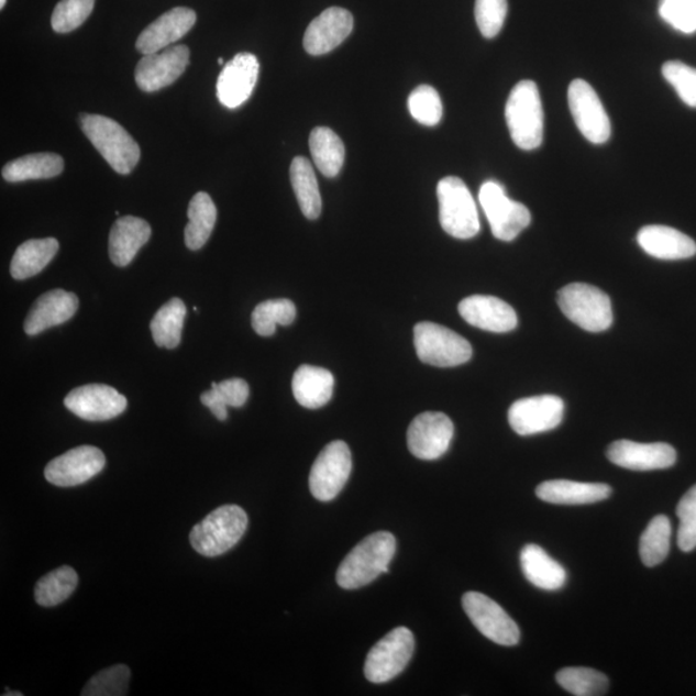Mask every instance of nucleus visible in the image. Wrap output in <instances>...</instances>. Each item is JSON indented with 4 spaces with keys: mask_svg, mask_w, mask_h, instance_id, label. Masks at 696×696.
Listing matches in <instances>:
<instances>
[{
    "mask_svg": "<svg viewBox=\"0 0 696 696\" xmlns=\"http://www.w3.org/2000/svg\"><path fill=\"white\" fill-rule=\"evenodd\" d=\"M396 552V539L388 531H378L363 539L342 561L336 583L343 589H357L388 573Z\"/></svg>",
    "mask_w": 696,
    "mask_h": 696,
    "instance_id": "nucleus-1",
    "label": "nucleus"
},
{
    "mask_svg": "<svg viewBox=\"0 0 696 696\" xmlns=\"http://www.w3.org/2000/svg\"><path fill=\"white\" fill-rule=\"evenodd\" d=\"M79 124L97 152L117 174L130 175L137 166L141 148L121 124L110 118L95 114H81Z\"/></svg>",
    "mask_w": 696,
    "mask_h": 696,
    "instance_id": "nucleus-2",
    "label": "nucleus"
},
{
    "mask_svg": "<svg viewBox=\"0 0 696 696\" xmlns=\"http://www.w3.org/2000/svg\"><path fill=\"white\" fill-rule=\"evenodd\" d=\"M506 122L516 146L529 152L542 145L544 114L534 81L522 80L513 87L506 104Z\"/></svg>",
    "mask_w": 696,
    "mask_h": 696,
    "instance_id": "nucleus-3",
    "label": "nucleus"
},
{
    "mask_svg": "<svg viewBox=\"0 0 696 696\" xmlns=\"http://www.w3.org/2000/svg\"><path fill=\"white\" fill-rule=\"evenodd\" d=\"M246 527H248V516L242 507L221 506L194 527L190 543L201 556L217 557L235 548L243 538Z\"/></svg>",
    "mask_w": 696,
    "mask_h": 696,
    "instance_id": "nucleus-4",
    "label": "nucleus"
},
{
    "mask_svg": "<svg viewBox=\"0 0 696 696\" xmlns=\"http://www.w3.org/2000/svg\"><path fill=\"white\" fill-rule=\"evenodd\" d=\"M439 217L446 234L467 241L480 231L477 208L466 184L459 177H445L438 185Z\"/></svg>",
    "mask_w": 696,
    "mask_h": 696,
    "instance_id": "nucleus-5",
    "label": "nucleus"
},
{
    "mask_svg": "<svg viewBox=\"0 0 696 696\" xmlns=\"http://www.w3.org/2000/svg\"><path fill=\"white\" fill-rule=\"evenodd\" d=\"M557 302L564 316L587 332H604L612 323L609 296L589 284H568L559 291Z\"/></svg>",
    "mask_w": 696,
    "mask_h": 696,
    "instance_id": "nucleus-6",
    "label": "nucleus"
},
{
    "mask_svg": "<svg viewBox=\"0 0 696 696\" xmlns=\"http://www.w3.org/2000/svg\"><path fill=\"white\" fill-rule=\"evenodd\" d=\"M415 346L419 361L439 368H452L473 357V346L466 339L430 321L415 327Z\"/></svg>",
    "mask_w": 696,
    "mask_h": 696,
    "instance_id": "nucleus-7",
    "label": "nucleus"
},
{
    "mask_svg": "<svg viewBox=\"0 0 696 696\" xmlns=\"http://www.w3.org/2000/svg\"><path fill=\"white\" fill-rule=\"evenodd\" d=\"M415 636L406 627L395 628L372 648L364 673L373 684H385L406 670L415 653Z\"/></svg>",
    "mask_w": 696,
    "mask_h": 696,
    "instance_id": "nucleus-8",
    "label": "nucleus"
},
{
    "mask_svg": "<svg viewBox=\"0 0 696 696\" xmlns=\"http://www.w3.org/2000/svg\"><path fill=\"white\" fill-rule=\"evenodd\" d=\"M478 200L490 223L493 235L501 242H512L531 221L529 209L507 197L505 187L496 181L482 186Z\"/></svg>",
    "mask_w": 696,
    "mask_h": 696,
    "instance_id": "nucleus-9",
    "label": "nucleus"
},
{
    "mask_svg": "<svg viewBox=\"0 0 696 696\" xmlns=\"http://www.w3.org/2000/svg\"><path fill=\"white\" fill-rule=\"evenodd\" d=\"M353 456L344 441L336 440L328 444L312 464L309 484L313 497L321 501L334 499L346 485Z\"/></svg>",
    "mask_w": 696,
    "mask_h": 696,
    "instance_id": "nucleus-10",
    "label": "nucleus"
},
{
    "mask_svg": "<svg viewBox=\"0 0 696 696\" xmlns=\"http://www.w3.org/2000/svg\"><path fill=\"white\" fill-rule=\"evenodd\" d=\"M464 611L486 639L501 647H515L520 641L519 626L504 608L480 593H467L462 598Z\"/></svg>",
    "mask_w": 696,
    "mask_h": 696,
    "instance_id": "nucleus-11",
    "label": "nucleus"
},
{
    "mask_svg": "<svg viewBox=\"0 0 696 696\" xmlns=\"http://www.w3.org/2000/svg\"><path fill=\"white\" fill-rule=\"evenodd\" d=\"M568 108L583 136L593 144L608 142L611 134L610 119L600 97L586 80L575 79L567 91Z\"/></svg>",
    "mask_w": 696,
    "mask_h": 696,
    "instance_id": "nucleus-12",
    "label": "nucleus"
},
{
    "mask_svg": "<svg viewBox=\"0 0 696 696\" xmlns=\"http://www.w3.org/2000/svg\"><path fill=\"white\" fill-rule=\"evenodd\" d=\"M565 404L555 395H539L520 399L508 410V422L520 437L537 435L559 428Z\"/></svg>",
    "mask_w": 696,
    "mask_h": 696,
    "instance_id": "nucleus-13",
    "label": "nucleus"
},
{
    "mask_svg": "<svg viewBox=\"0 0 696 696\" xmlns=\"http://www.w3.org/2000/svg\"><path fill=\"white\" fill-rule=\"evenodd\" d=\"M454 437L452 419L440 411H426L413 419L408 429V448L422 461H435L451 446Z\"/></svg>",
    "mask_w": 696,
    "mask_h": 696,
    "instance_id": "nucleus-14",
    "label": "nucleus"
},
{
    "mask_svg": "<svg viewBox=\"0 0 696 696\" xmlns=\"http://www.w3.org/2000/svg\"><path fill=\"white\" fill-rule=\"evenodd\" d=\"M107 464V459L99 448L84 445L57 456L47 464L44 476L51 484L70 488L91 480L99 475Z\"/></svg>",
    "mask_w": 696,
    "mask_h": 696,
    "instance_id": "nucleus-15",
    "label": "nucleus"
},
{
    "mask_svg": "<svg viewBox=\"0 0 696 696\" xmlns=\"http://www.w3.org/2000/svg\"><path fill=\"white\" fill-rule=\"evenodd\" d=\"M190 63V49L186 46L168 47L156 54L145 55L137 64L136 84L141 91L156 92L175 84Z\"/></svg>",
    "mask_w": 696,
    "mask_h": 696,
    "instance_id": "nucleus-16",
    "label": "nucleus"
},
{
    "mask_svg": "<svg viewBox=\"0 0 696 696\" xmlns=\"http://www.w3.org/2000/svg\"><path fill=\"white\" fill-rule=\"evenodd\" d=\"M67 410L89 422H103L121 416L129 406L125 396L107 385L74 388L64 400Z\"/></svg>",
    "mask_w": 696,
    "mask_h": 696,
    "instance_id": "nucleus-17",
    "label": "nucleus"
},
{
    "mask_svg": "<svg viewBox=\"0 0 696 696\" xmlns=\"http://www.w3.org/2000/svg\"><path fill=\"white\" fill-rule=\"evenodd\" d=\"M258 74L257 57L246 52L224 65L217 81V96L223 107L237 109L248 101L256 87Z\"/></svg>",
    "mask_w": 696,
    "mask_h": 696,
    "instance_id": "nucleus-18",
    "label": "nucleus"
},
{
    "mask_svg": "<svg viewBox=\"0 0 696 696\" xmlns=\"http://www.w3.org/2000/svg\"><path fill=\"white\" fill-rule=\"evenodd\" d=\"M353 29V14L340 7H331L307 27L303 47L312 56L329 54L347 40Z\"/></svg>",
    "mask_w": 696,
    "mask_h": 696,
    "instance_id": "nucleus-19",
    "label": "nucleus"
},
{
    "mask_svg": "<svg viewBox=\"0 0 696 696\" xmlns=\"http://www.w3.org/2000/svg\"><path fill=\"white\" fill-rule=\"evenodd\" d=\"M606 455L617 466L632 471L670 468L677 460L675 448L670 444H641L631 440L614 441Z\"/></svg>",
    "mask_w": 696,
    "mask_h": 696,
    "instance_id": "nucleus-20",
    "label": "nucleus"
},
{
    "mask_svg": "<svg viewBox=\"0 0 696 696\" xmlns=\"http://www.w3.org/2000/svg\"><path fill=\"white\" fill-rule=\"evenodd\" d=\"M197 13L186 7H176L150 24L139 36L136 47L142 55H152L168 48L190 32Z\"/></svg>",
    "mask_w": 696,
    "mask_h": 696,
    "instance_id": "nucleus-21",
    "label": "nucleus"
},
{
    "mask_svg": "<svg viewBox=\"0 0 696 696\" xmlns=\"http://www.w3.org/2000/svg\"><path fill=\"white\" fill-rule=\"evenodd\" d=\"M469 325L493 333H507L518 327V316L510 305L493 296H469L459 306Z\"/></svg>",
    "mask_w": 696,
    "mask_h": 696,
    "instance_id": "nucleus-22",
    "label": "nucleus"
},
{
    "mask_svg": "<svg viewBox=\"0 0 696 696\" xmlns=\"http://www.w3.org/2000/svg\"><path fill=\"white\" fill-rule=\"evenodd\" d=\"M79 307L77 295L64 289H54L42 295L34 302L25 319L24 331L36 335L47 329L69 321Z\"/></svg>",
    "mask_w": 696,
    "mask_h": 696,
    "instance_id": "nucleus-23",
    "label": "nucleus"
},
{
    "mask_svg": "<svg viewBox=\"0 0 696 696\" xmlns=\"http://www.w3.org/2000/svg\"><path fill=\"white\" fill-rule=\"evenodd\" d=\"M638 242L641 248L654 258L676 261L691 258L696 254V243L691 236L662 224L642 228Z\"/></svg>",
    "mask_w": 696,
    "mask_h": 696,
    "instance_id": "nucleus-24",
    "label": "nucleus"
},
{
    "mask_svg": "<svg viewBox=\"0 0 696 696\" xmlns=\"http://www.w3.org/2000/svg\"><path fill=\"white\" fill-rule=\"evenodd\" d=\"M152 237V228L139 217H121L112 227L109 236V256L115 266L131 264L137 253Z\"/></svg>",
    "mask_w": 696,
    "mask_h": 696,
    "instance_id": "nucleus-25",
    "label": "nucleus"
},
{
    "mask_svg": "<svg viewBox=\"0 0 696 696\" xmlns=\"http://www.w3.org/2000/svg\"><path fill=\"white\" fill-rule=\"evenodd\" d=\"M537 497L548 504L581 506L608 499L611 488L606 484L550 480L538 486Z\"/></svg>",
    "mask_w": 696,
    "mask_h": 696,
    "instance_id": "nucleus-26",
    "label": "nucleus"
},
{
    "mask_svg": "<svg viewBox=\"0 0 696 696\" xmlns=\"http://www.w3.org/2000/svg\"><path fill=\"white\" fill-rule=\"evenodd\" d=\"M291 390L299 406L307 409L323 408L333 396V374L320 366L301 365L291 380Z\"/></svg>",
    "mask_w": 696,
    "mask_h": 696,
    "instance_id": "nucleus-27",
    "label": "nucleus"
},
{
    "mask_svg": "<svg viewBox=\"0 0 696 696\" xmlns=\"http://www.w3.org/2000/svg\"><path fill=\"white\" fill-rule=\"evenodd\" d=\"M520 561L523 575L537 588L557 590L565 586L567 575L564 566L539 545H526Z\"/></svg>",
    "mask_w": 696,
    "mask_h": 696,
    "instance_id": "nucleus-28",
    "label": "nucleus"
},
{
    "mask_svg": "<svg viewBox=\"0 0 696 696\" xmlns=\"http://www.w3.org/2000/svg\"><path fill=\"white\" fill-rule=\"evenodd\" d=\"M59 250L55 237L32 239L22 243L13 254L11 275L13 279L25 280L43 272Z\"/></svg>",
    "mask_w": 696,
    "mask_h": 696,
    "instance_id": "nucleus-29",
    "label": "nucleus"
},
{
    "mask_svg": "<svg viewBox=\"0 0 696 696\" xmlns=\"http://www.w3.org/2000/svg\"><path fill=\"white\" fill-rule=\"evenodd\" d=\"M63 156L54 153H37L7 163L2 176L7 183H24L30 179L54 178L63 174Z\"/></svg>",
    "mask_w": 696,
    "mask_h": 696,
    "instance_id": "nucleus-30",
    "label": "nucleus"
},
{
    "mask_svg": "<svg viewBox=\"0 0 696 696\" xmlns=\"http://www.w3.org/2000/svg\"><path fill=\"white\" fill-rule=\"evenodd\" d=\"M187 216L189 223L185 228V244L190 251H199L211 237L217 221V208L212 198L203 191L196 194L187 209Z\"/></svg>",
    "mask_w": 696,
    "mask_h": 696,
    "instance_id": "nucleus-31",
    "label": "nucleus"
},
{
    "mask_svg": "<svg viewBox=\"0 0 696 696\" xmlns=\"http://www.w3.org/2000/svg\"><path fill=\"white\" fill-rule=\"evenodd\" d=\"M290 183L306 219L317 220L321 213V197L318 178L311 163L297 156L290 164Z\"/></svg>",
    "mask_w": 696,
    "mask_h": 696,
    "instance_id": "nucleus-32",
    "label": "nucleus"
},
{
    "mask_svg": "<svg viewBox=\"0 0 696 696\" xmlns=\"http://www.w3.org/2000/svg\"><path fill=\"white\" fill-rule=\"evenodd\" d=\"M186 313V305L179 298H172L161 307L150 324L156 346L174 350L181 343Z\"/></svg>",
    "mask_w": 696,
    "mask_h": 696,
    "instance_id": "nucleus-33",
    "label": "nucleus"
},
{
    "mask_svg": "<svg viewBox=\"0 0 696 696\" xmlns=\"http://www.w3.org/2000/svg\"><path fill=\"white\" fill-rule=\"evenodd\" d=\"M310 150L313 162L325 177L339 176L346 150L342 140L331 129L318 126L310 134Z\"/></svg>",
    "mask_w": 696,
    "mask_h": 696,
    "instance_id": "nucleus-34",
    "label": "nucleus"
},
{
    "mask_svg": "<svg viewBox=\"0 0 696 696\" xmlns=\"http://www.w3.org/2000/svg\"><path fill=\"white\" fill-rule=\"evenodd\" d=\"M250 398V386L244 379L231 378L212 384V388L201 394L200 401L211 409L219 421H227L228 407L242 408Z\"/></svg>",
    "mask_w": 696,
    "mask_h": 696,
    "instance_id": "nucleus-35",
    "label": "nucleus"
},
{
    "mask_svg": "<svg viewBox=\"0 0 696 696\" xmlns=\"http://www.w3.org/2000/svg\"><path fill=\"white\" fill-rule=\"evenodd\" d=\"M671 537L672 523L667 516H655L640 539V556L643 565L654 567L667 559L671 550Z\"/></svg>",
    "mask_w": 696,
    "mask_h": 696,
    "instance_id": "nucleus-36",
    "label": "nucleus"
},
{
    "mask_svg": "<svg viewBox=\"0 0 696 696\" xmlns=\"http://www.w3.org/2000/svg\"><path fill=\"white\" fill-rule=\"evenodd\" d=\"M78 582V574L73 567H58L36 583L35 600L44 608H52L67 600L77 588Z\"/></svg>",
    "mask_w": 696,
    "mask_h": 696,
    "instance_id": "nucleus-37",
    "label": "nucleus"
},
{
    "mask_svg": "<svg viewBox=\"0 0 696 696\" xmlns=\"http://www.w3.org/2000/svg\"><path fill=\"white\" fill-rule=\"evenodd\" d=\"M296 305L287 298L268 299L252 313V327L261 336L275 334L276 325L288 327L296 320Z\"/></svg>",
    "mask_w": 696,
    "mask_h": 696,
    "instance_id": "nucleus-38",
    "label": "nucleus"
},
{
    "mask_svg": "<svg viewBox=\"0 0 696 696\" xmlns=\"http://www.w3.org/2000/svg\"><path fill=\"white\" fill-rule=\"evenodd\" d=\"M557 684L575 696H601L608 693L609 680L593 669L568 667L559 671Z\"/></svg>",
    "mask_w": 696,
    "mask_h": 696,
    "instance_id": "nucleus-39",
    "label": "nucleus"
},
{
    "mask_svg": "<svg viewBox=\"0 0 696 696\" xmlns=\"http://www.w3.org/2000/svg\"><path fill=\"white\" fill-rule=\"evenodd\" d=\"M131 670L124 664L97 673L81 692L84 696H123L130 691Z\"/></svg>",
    "mask_w": 696,
    "mask_h": 696,
    "instance_id": "nucleus-40",
    "label": "nucleus"
},
{
    "mask_svg": "<svg viewBox=\"0 0 696 696\" xmlns=\"http://www.w3.org/2000/svg\"><path fill=\"white\" fill-rule=\"evenodd\" d=\"M408 108L411 117L426 126H435L443 118V102L431 86L417 87L409 96Z\"/></svg>",
    "mask_w": 696,
    "mask_h": 696,
    "instance_id": "nucleus-41",
    "label": "nucleus"
},
{
    "mask_svg": "<svg viewBox=\"0 0 696 696\" xmlns=\"http://www.w3.org/2000/svg\"><path fill=\"white\" fill-rule=\"evenodd\" d=\"M95 2L96 0H62L52 13V27L59 34L73 32L91 16Z\"/></svg>",
    "mask_w": 696,
    "mask_h": 696,
    "instance_id": "nucleus-42",
    "label": "nucleus"
},
{
    "mask_svg": "<svg viewBox=\"0 0 696 696\" xmlns=\"http://www.w3.org/2000/svg\"><path fill=\"white\" fill-rule=\"evenodd\" d=\"M662 74L680 99L696 109V69L681 62H669L663 65Z\"/></svg>",
    "mask_w": 696,
    "mask_h": 696,
    "instance_id": "nucleus-43",
    "label": "nucleus"
},
{
    "mask_svg": "<svg viewBox=\"0 0 696 696\" xmlns=\"http://www.w3.org/2000/svg\"><path fill=\"white\" fill-rule=\"evenodd\" d=\"M676 513L680 519L678 548L692 552L696 549V485L681 498Z\"/></svg>",
    "mask_w": 696,
    "mask_h": 696,
    "instance_id": "nucleus-44",
    "label": "nucleus"
},
{
    "mask_svg": "<svg viewBox=\"0 0 696 696\" xmlns=\"http://www.w3.org/2000/svg\"><path fill=\"white\" fill-rule=\"evenodd\" d=\"M660 14L677 32H696V0H660Z\"/></svg>",
    "mask_w": 696,
    "mask_h": 696,
    "instance_id": "nucleus-45",
    "label": "nucleus"
},
{
    "mask_svg": "<svg viewBox=\"0 0 696 696\" xmlns=\"http://www.w3.org/2000/svg\"><path fill=\"white\" fill-rule=\"evenodd\" d=\"M507 10V0H476L475 19L478 30L485 37L491 40L500 33Z\"/></svg>",
    "mask_w": 696,
    "mask_h": 696,
    "instance_id": "nucleus-46",
    "label": "nucleus"
},
{
    "mask_svg": "<svg viewBox=\"0 0 696 696\" xmlns=\"http://www.w3.org/2000/svg\"><path fill=\"white\" fill-rule=\"evenodd\" d=\"M4 696H22L21 693H5Z\"/></svg>",
    "mask_w": 696,
    "mask_h": 696,
    "instance_id": "nucleus-47",
    "label": "nucleus"
},
{
    "mask_svg": "<svg viewBox=\"0 0 696 696\" xmlns=\"http://www.w3.org/2000/svg\"><path fill=\"white\" fill-rule=\"evenodd\" d=\"M7 0H0V9H4Z\"/></svg>",
    "mask_w": 696,
    "mask_h": 696,
    "instance_id": "nucleus-48",
    "label": "nucleus"
},
{
    "mask_svg": "<svg viewBox=\"0 0 696 696\" xmlns=\"http://www.w3.org/2000/svg\"><path fill=\"white\" fill-rule=\"evenodd\" d=\"M217 63H219L220 65H222V64H223V59H222V58H219V62H217Z\"/></svg>",
    "mask_w": 696,
    "mask_h": 696,
    "instance_id": "nucleus-49",
    "label": "nucleus"
}]
</instances>
